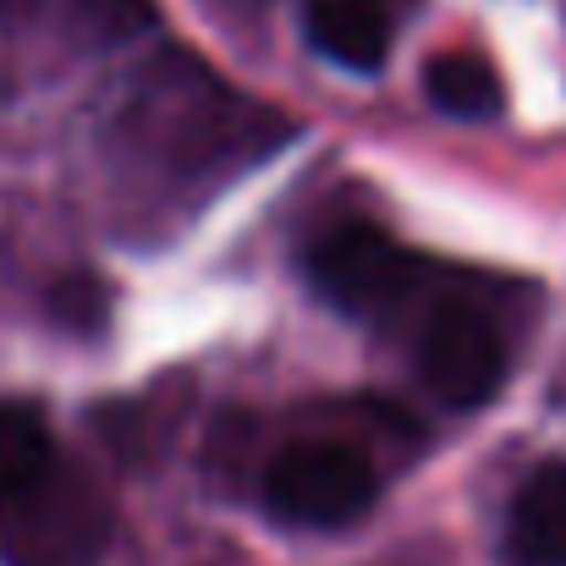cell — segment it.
<instances>
[{
  "label": "cell",
  "instance_id": "1",
  "mask_svg": "<svg viewBox=\"0 0 566 566\" xmlns=\"http://www.w3.org/2000/svg\"><path fill=\"white\" fill-rule=\"evenodd\" d=\"M111 539L99 479L33 407L0 401V566H88Z\"/></svg>",
  "mask_w": 566,
  "mask_h": 566
},
{
  "label": "cell",
  "instance_id": "2",
  "mask_svg": "<svg viewBox=\"0 0 566 566\" xmlns=\"http://www.w3.org/2000/svg\"><path fill=\"white\" fill-rule=\"evenodd\" d=\"M379 479L364 451L342 440H297L264 468V506L292 528H353L369 517Z\"/></svg>",
  "mask_w": 566,
  "mask_h": 566
},
{
  "label": "cell",
  "instance_id": "3",
  "mask_svg": "<svg viewBox=\"0 0 566 566\" xmlns=\"http://www.w3.org/2000/svg\"><path fill=\"white\" fill-rule=\"evenodd\" d=\"M314 292L353 319H379L418 292V259L369 220H342L308 248Z\"/></svg>",
  "mask_w": 566,
  "mask_h": 566
},
{
  "label": "cell",
  "instance_id": "4",
  "mask_svg": "<svg viewBox=\"0 0 566 566\" xmlns=\"http://www.w3.org/2000/svg\"><path fill=\"white\" fill-rule=\"evenodd\" d=\"M418 379L429 385V396L440 407L479 412L506 385V347H501L495 325L468 303L434 308L418 331Z\"/></svg>",
  "mask_w": 566,
  "mask_h": 566
},
{
  "label": "cell",
  "instance_id": "5",
  "mask_svg": "<svg viewBox=\"0 0 566 566\" xmlns=\"http://www.w3.org/2000/svg\"><path fill=\"white\" fill-rule=\"evenodd\" d=\"M303 33L325 61L347 72H379L390 55V6L385 0H303Z\"/></svg>",
  "mask_w": 566,
  "mask_h": 566
},
{
  "label": "cell",
  "instance_id": "6",
  "mask_svg": "<svg viewBox=\"0 0 566 566\" xmlns=\"http://www.w3.org/2000/svg\"><path fill=\"white\" fill-rule=\"evenodd\" d=\"M512 545L534 566H566V462H545L512 501Z\"/></svg>",
  "mask_w": 566,
  "mask_h": 566
},
{
  "label": "cell",
  "instance_id": "7",
  "mask_svg": "<svg viewBox=\"0 0 566 566\" xmlns=\"http://www.w3.org/2000/svg\"><path fill=\"white\" fill-rule=\"evenodd\" d=\"M423 94L457 122H490L501 111V77L479 55H434L423 66Z\"/></svg>",
  "mask_w": 566,
  "mask_h": 566
},
{
  "label": "cell",
  "instance_id": "8",
  "mask_svg": "<svg viewBox=\"0 0 566 566\" xmlns=\"http://www.w3.org/2000/svg\"><path fill=\"white\" fill-rule=\"evenodd\" d=\"M6 6H11V0H0V11H6Z\"/></svg>",
  "mask_w": 566,
  "mask_h": 566
}]
</instances>
